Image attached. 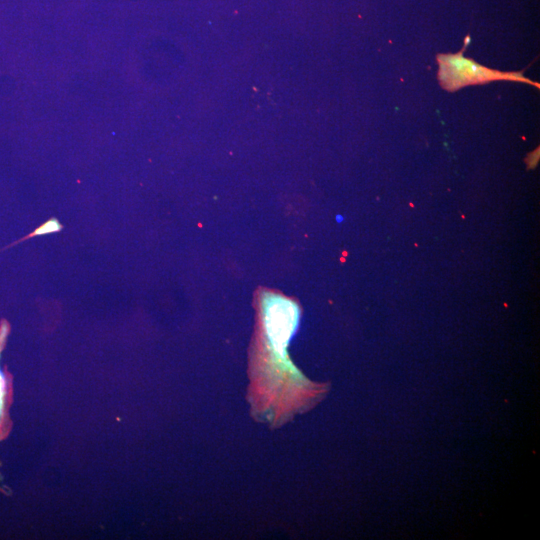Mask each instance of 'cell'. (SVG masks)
I'll use <instances>...</instances> for the list:
<instances>
[{"instance_id": "cell-1", "label": "cell", "mask_w": 540, "mask_h": 540, "mask_svg": "<svg viewBox=\"0 0 540 540\" xmlns=\"http://www.w3.org/2000/svg\"><path fill=\"white\" fill-rule=\"evenodd\" d=\"M300 318L293 299L271 291L260 295L247 399L251 416L271 428L311 409L327 392V385L309 380L288 354Z\"/></svg>"}, {"instance_id": "cell-3", "label": "cell", "mask_w": 540, "mask_h": 540, "mask_svg": "<svg viewBox=\"0 0 540 540\" xmlns=\"http://www.w3.org/2000/svg\"><path fill=\"white\" fill-rule=\"evenodd\" d=\"M343 219H344V217L341 216V215H337V216H336V220H337V222H339V223L342 222Z\"/></svg>"}, {"instance_id": "cell-2", "label": "cell", "mask_w": 540, "mask_h": 540, "mask_svg": "<svg viewBox=\"0 0 540 540\" xmlns=\"http://www.w3.org/2000/svg\"><path fill=\"white\" fill-rule=\"evenodd\" d=\"M470 42L469 35L464 40V46L458 53H439L436 56L438 63V81L443 89L454 92L469 85L485 84L492 81H513L532 85L539 88L534 82L523 75V71L503 72L488 68L463 55Z\"/></svg>"}]
</instances>
